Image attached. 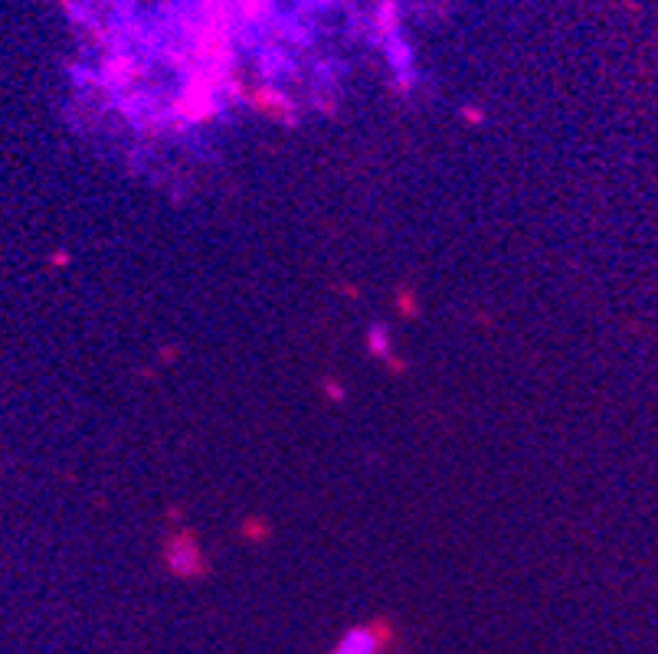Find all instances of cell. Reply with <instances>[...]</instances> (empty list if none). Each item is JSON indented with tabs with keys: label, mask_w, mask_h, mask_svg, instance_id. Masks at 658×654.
Returning <instances> with one entry per match:
<instances>
[{
	"label": "cell",
	"mask_w": 658,
	"mask_h": 654,
	"mask_svg": "<svg viewBox=\"0 0 658 654\" xmlns=\"http://www.w3.org/2000/svg\"><path fill=\"white\" fill-rule=\"evenodd\" d=\"M331 654H384V638L377 628H354L334 645Z\"/></svg>",
	"instance_id": "1"
}]
</instances>
